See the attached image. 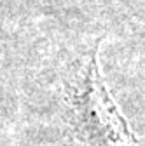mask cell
<instances>
[{
  "label": "cell",
  "mask_w": 145,
  "mask_h": 146,
  "mask_svg": "<svg viewBox=\"0 0 145 146\" xmlns=\"http://www.w3.org/2000/svg\"><path fill=\"white\" fill-rule=\"evenodd\" d=\"M98 47L100 42L75 63L65 78L70 127L84 146H143L105 85Z\"/></svg>",
  "instance_id": "cell-1"
}]
</instances>
